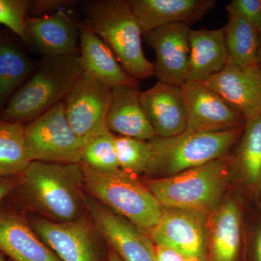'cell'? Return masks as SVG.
Returning <instances> with one entry per match:
<instances>
[{"label": "cell", "mask_w": 261, "mask_h": 261, "mask_svg": "<svg viewBox=\"0 0 261 261\" xmlns=\"http://www.w3.org/2000/svg\"><path fill=\"white\" fill-rule=\"evenodd\" d=\"M82 11L84 23L108 44L130 77L140 81L153 76V63L144 54L143 32L128 0L84 2Z\"/></svg>", "instance_id": "1"}, {"label": "cell", "mask_w": 261, "mask_h": 261, "mask_svg": "<svg viewBox=\"0 0 261 261\" xmlns=\"http://www.w3.org/2000/svg\"><path fill=\"white\" fill-rule=\"evenodd\" d=\"M258 207L261 212V193L258 196Z\"/></svg>", "instance_id": "37"}, {"label": "cell", "mask_w": 261, "mask_h": 261, "mask_svg": "<svg viewBox=\"0 0 261 261\" xmlns=\"http://www.w3.org/2000/svg\"><path fill=\"white\" fill-rule=\"evenodd\" d=\"M85 204L99 233L122 261H155L153 243L128 220L90 198Z\"/></svg>", "instance_id": "10"}, {"label": "cell", "mask_w": 261, "mask_h": 261, "mask_svg": "<svg viewBox=\"0 0 261 261\" xmlns=\"http://www.w3.org/2000/svg\"><path fill=\"white\" fill-rule=\"evenodd\" d=\"M247 120L261 112V66L241 68L226 64L202 82Z\"/></svg>", "instance_id": "14"}, {"label": "cell", "mask_w": 261, "mask_h": 261, "mask_svg": "<svg viewBox=\"0 0 261 261\" xmlns=\"http://www.w3.org/2000/svg\"><path fill=\"white\" fill-rule=\"evenodd\" d=\"M112 87L84 71L63 100L68 123L81 139L89 142L107 132Z\"/></svg>", "instance_id": "8"}, {"label": "cell", "mask_w": 261, "mask_h": 261, "mask_svg": "<svg viewBox=\"0 0 261 261\" xmlns=\"http://www.w3.org/2000/svg\"><path fill=\"white\" fill-rule=\"evenodd\" d=\"M0 261H6V260H5L4 257H3V256H1V255H0Z\"/></svg>", "instance_id": "39"}, {"label": "cell", "mask_w": 261, "mask_h": 261, "mask_svg": "<svg viewBox=\"0 0 261 261\" xmlns=\"http://www.w3.org/2000/svg\"><path fill=\"white\" fill-rule=\"evenodd\" d=\"M74 2L53 1V0H36L32 1L30 12L35 14V16H44L53 14L59 10H63L62 7L69 6Z\"/></svg>", "instance_id": "31"}, {"label": "cell", "mask_w": 261, "mask_h": 261, "mask_svg": "<svg viewBox=\"0 0 261 261\" xmlns=\"http://www.w3.org/2000/svg\"><path fill=\"white\" fill-rule=\"evenodd\" d=\"M21 177L20 184L30 203L53 221L67 223L80 219L85 203L80 163L32 161Z\"/></svg>", "instance_id": "3"}, {"label": "cell", "mask_w": 261, "mask_h": 261, "mask_svg": "<svg viewBox=\"0 0 261 261\" xmlns=\"http://www.w3.org/2000/svg\"><path fill=\"white\" fill-rule=\"evenodd\" d=\"M260 47H259L258 54H257V64L261 66V33H260Z\"/></svg>", "instance_id": "36"}, {"label": "cell", "mask_w": 261, "mask_h": 261, "mask_svg": "<svg viewBox=\"0 0 261 261\" xmlns=\"http://www.w3.org/2000/svg\"><path fill=\"white\" fill-rule=\"evenodd\" d=\"M242 212L236 200L228 199L212 213L207 227L212 261H236L242 242Z\"/></svg>", "instance_id": "22"}, {"label": "cell", "mask_w": 261, "mask_h": 261, "mask_svg": "<svg viewBox=\"0 0 261 261\" xmlns=\"http://www.w3.org/2000/svg\"><path fill=\"white\" fill-rule=\"evenodd\" d=\"M226 8L243 16L261 33V0H233Z\"/></svg>", "instance_id": "30"}, {"label": "cell", "mask_w": 261, "mask_h": 261, "mask_svg": "<svg viewBox=\"0 0 261 261\" xmlns=\"http://www.w3.org/2000/svg\"><path fill=\"white\" fill-rule=\"evenodd\" d=\"M227 13L228 23L222 28L227 64L241 68L257 64L260 33L241 15Z\"/></svg>", "instance_id": "25"}, {"label": "cell", "mask_w": 261, "mask_h": 261, "mask_svg": "<svg viewBox=\"0 0 261 261\" xmlns=\"http://www.w3.org/2000/svg\"><path fill=\"white\" fill-rule=\"evenodd\" d=\"M190 31L187 24L173 23L144 34L155 53L154 75L159 82L178 87L186 83Z\"/></svg>", "instance_id": "11"}, {"label": "cell", "mask_w": 261, "mask_h": 261, "mask_svg": "<svg viewBox=\"0 0 261 261\" xmlns=\"http://www.w3.org/2000/svg\"><path fill=\"white\" fill-rule=\"evenodd\" d=\"M227 64L223 29L190 31L187 82L202 83Z\"/></svg>", "instance_id": "23"}, {"label": "cell", "mask_w": 261, "mask_h": 261, "mask_svg": "<svg viewBox=\"0 0 261 261\" xmlns=\"http://www.w3.org/2000/svg\"><path fill=\"white\" fill-rule=\"evenodd\" d=\"M187 109V129L216 132L245 126L246 119L219 94L202 83L182 86Z\"/></svg>", "instance_id": "12"}, {"label": "cell", "mask_w": 261, "mask_h": 261, "mask_svg": "<svg viewBox=\"0 0 261 261\" xmlns=\"http://www.w3.org/2000/svg\"><path fill=\"white\" fill-rule=\"evenodd\" d=\"M84 72L80 53L42 58L28 80L12 97L0 119L25 125L64 98Z\"/></svg>", "instance_id": "2"}, {"label": "cell", "mask_w": 261, "mask_h": 261, "mask_svg": "<svg viewBox=\"0 0 261 261\" xmlns=\"http://www.w3.org/2000/svg\"><path fill=\"white\" fill-rule=\"evenodd\" d=\"M148 236L157 246L172 249L185 258L205 260L207 227L205 216L200 213L163 207L159 224Z\"/></svg>", "instance_id": "9"}, {"label": "cell", "mask_w": 261, "mask_h": 261, "mask_svg": "<svg viewBox=\"0 0 261 261\" xmlns=\"http://www.w3.org/2000/svg\"><path fill=\"white\" fill-rule=\"evenodd\" d=\"M253 252L255 261H261V225L254 233Z\"/></svg>", "instance_id": "34"}, {"label": "cell", "mask_w": 261, "mask_h": 261, "mask_svg": "<svg viewBox=\"0 0 261 261\" xmlns=\"http://www.w3.org/2000/svg\"><path fill=\"white\" fill-rule=\"evenodd\" d=\"M24 140L31 162L80 163L87 145L68 123L63 102L25 124Z\"/></svg>", "instance_id": "7"}, {"label": "cell", "mask_w": 261, "mask_h": 261, "mask_svg": "<svg viewBox=\"0 0 261 261\" xmlns=\"http://www.w3.org/2000/svg\"><path fill=\"white\" fill-rule=\"evenodd\" d=\"M239 140L231 156L230 175L258 197L261 193V112L246 120Z\"/></svg>", "instance_id": "24"}, {"label": "cell", "mask_w": 261, "mask_h": 261, "mask_svg": "<svg viewBox=\"0 0 261 261\" xmlns=\"http://www.w3.org/2000/svg\"><path fill=\"white\" fill-rule=\"evenodd\" d=\"M99 171L119 169L116 149V135L109 130L87 142L81 162Z\"/></svg>", "instance_id": "28"}, {"label": "cell", "mask_w": 261, "mask_h": 261, "mask_svg": "<svg viewBox=\"0 0 261 261\" xmlns=\"http://www.w3.org/2000/svg\"><path fill=\"white\" fill-rule=\"evenodd\" d=\"M116 149L122 171L133 175L147 173L152 155L149 141L116 136Z\"/></svg>", "instance_id": "27"}, {"label": "cell", "mask_w": 261, "mask_h": 261, "mask_svg": "<svg viewBox=\"0 0 261 261\" xmlns=\"http://www.w3.org/2000/svg\"><path fill=\"white\" fill-rule=\"evenodd\" d=\"M108 261H122L121 259L118 257V255H117L116 252L113 251V250H111L110 252L109 255H108Z\"/></svg>", "instance_id": "35"}, {"label": "cell", "mask_w": 261, "mask_h": 261, "mask_svg": "<svg viewBox=\"0 0 261 261\" xmlns=\"http://www.w3.org/2000/svg\"><path fill=\"white\" fill-rule=\"evenodd\" d=\"M87 191L111 211L148 235L161 219L163 207L147 186L122 171L94 169L80 163Z\"/></svg>", "instance_id": "6"}, {"label": "cell", "mask_w": 261, "mask_h": 261, "mask_svg": "<svg viewBox=\"0 0 261 261\" xmlns=\"http://www.w3.org/2000/svg\"><path fill=\"white\" fill-rule=\"evenodd\" d=\"M32 1L30 0H0V24L14 33L25 44L33 49L27 29Z\"/></svg>", "instance_id": "29"}, {"label": "cell", "mask_w": 261, "mask_h": 261, "mask_svg": "<svg viewBox=\"0 0 261 261\" xmlns=\"http://www.w3.org/2000/svg\"><path fill=\"white\" fill-rule=\"evenodd\" d=\"M155 261H185V257L181 254L168 247L156 245Z\"/></svg>", "instance_id": "32"}, {"label": "cell", "mask_w": 261, "mask_h": 261, "mask_svg": "<svg viewBox=\"0 0 261 261\" xmlns=\"http://www.w3.org/2000/svg\"><path fill=\"white\" fill-rule=\"evenodd\" d=\"M141 94L140 85L112 88V102L108 116L110 132L143 141L156 137L142 107Z\"/></svg>", "instance_id": "18"}, {"label": "cell", "mask_w": 261, "mask_h": 261, "mask_svg": "<svg viewBox=\"0 0 261 261\" xmlns=\"http://www.w3.org/2000/svg\"><path fill=\"white\" fill-rule=\"evenodd\" d=\"M244 127L216 132L186 129L173 137L156 136L149 140L152 155L147 173L156 178L168 177L227 155Z\"/></svg>", "instance_id": "5"}, {"label": "cell", "mask_w": 261, "mask_h": 261, "mask_svg": "<svg viewBox=\"0 0 261 261\" xmlns=\"http://www.w3.org/2000/svg\"><path fill=\"white\" fill-rule=\"evenodd\" d=\"M185 261H200V260H197V259H195V258H186V259H185Z\"/></svg>", "instance_id": "38"}, {"label": "cell", "mask_w": 261, "mask_h": 261, "mask_svg": "<svg viewBox=\"0 0 261 261\" xmlns=\"http://www.w3.org/2000/svg\"><path fill=\"white\" fill-rule=\"evenodd\" d=\"M32 226L61 261H99L95 235L85 219L67 223L37 219Z\"/></svg>", "instance_id": "13"}, {"label": "cell", "mask_w": 261, "mask_h": 261, "mask_svg": "<svg viewBox=\"0 0 261 261\" xmlns=\"http://www.w3.org/2000/svg\"><path fill=\"white\" fill-rule=\"evenodd\" d=\"M141 102L158 137H173L187 129V109L182 87L158 82L142 92Z\"/></svg>", "instance_id": "16"}, {"label": "cell", "mask_w": 261, "mask_h": 261, "mask_svg": "<svg viewBox=\"0 0 261 261\" xmlns=\"http://www.w3.org/2000/svg\"><path fill=\"white\" fill-rule=\"evenodd\" d=\"M18 182L10 177L0 176V202L18 185Z\"/></svg>", "instance_id": "33"}, {"label": "cell", "mask_w": 261, "mask_h": 261, "mask_svg": "<svg viewBox=\"0 0 261 261\" xmlns=\"http://www.w3.org/2000/svg\"><path fill=\"white\" fill-rule=\"evenodd\" d=\"M27 48L14 33L0 29V113L29 80L37 65Z\"/></svg>", "instance_id": "21"}, {"label": "cell", "mask_w": 261, "mask_h": 261, "mask_svg": "<svg viewBox=\"0 0 261 261\" xmlns=\"http://www.w3.org/2000/svg\"><path fill=\"white\" fill-rule=\"evenodd\" d=\"M24 126L0 119V176L21 174L31 163L24 140Z\"/></svg>", "instance_id": "26"}, {"label": "cell", "mask_w": 261, "mask_h": 261, "mask_svg": "<svg viewBox=\"0 0 261 261\" xmlns=\"http://www.w3.org/2000/svg\"><path fill=\"white\" fill-rule=\"evenodd\" d=\"M144 34L163 25L199 21L216 6L214 0H128Z\"/></svg>", "instance_id": "17"}, {"label": "cell", "mask_w": 261, "mask_h": 261, "mask_svg": "<svg viewBox=\"0 0 261 261\" xmlns=\"http://www.w3.org/2000/svg\"><path fill=\"white\" fill-rule=\"evenodd\" d=\"M231 156L147 181V186L163 207L212 214L221 204L228 177Z\"/></svg>", "instance_id": "4"}, {"label": "cell", "mask_w": 261, "mask_h": 261, "mask_svg": "<svg viewBox=\"0 0 261 261\" xmlns=\"http://www.w3.org/2000/svg\"><path fill=\"white\" fill-rule=\"evenodd\" d=\"M79 25L64 10L44 16H29L27 19V32L33 49L42 58L78 53Z\"/></svg>", "instance_id": "15"}, {"label": "cell", "mask_w": 261, "mask_h": 261, "mask_svg": "<svg viewBox=\"0 0 261 261\" xmlns=\"http://www.w3.org/2000/svg\"><path fill=\"white\" fill-rule=\"evenodd\" d=\"M0 251L14 261H61L23 217L0 213Z\"/></svg>", "instance_id": "20"}, {"label": "cell", "mask_w": 261, "mask_h": 261, "mask_svg": "<svg viewBox=\"0 0 261 261\" xmlns=\"http://www.w3.org/2000/svg\"><path fill=\"white\" fill-rule=\"evenodd\" d=\"M80 27V58L84 71L109 87L140 85L125 71L113 51L101 38L82 23Z\"/></svg>", "instance_id": "19"}]
</instances>
